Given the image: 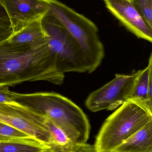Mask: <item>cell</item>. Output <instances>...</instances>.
<instances>
[{
	"instance_id": "1",
	"label": "cell",
	"mask_w": 152,
	"mask_h": 152,
	"mask_svg": "<svg viewBox=\"0 0 152 152\" xmlns=\"http://www.w3.org/2000/svg\"><path fill=\"white\" fill-rule=\"evenodd\" d=\"M46 41L33 44L0 42V86H13L26 81L63 83Z\"/></svg>"
},
{
	"instance_id": "2",
	"label": "cell",
	"mask_w": 152,
	"mask_h": 152,
	"mask_svg": "<svg viewBox=\"0 0 152 152\" xmlns=\"http://www.w3.org/2000/svg\"><path fill=\"white\" fill-rule=\"evenodd\" d=\"M11 94L13 102L50 119L74 144L87 142L90 122L82 109L68 98L53 92Z\"/></svg>"
},
{
	"instance_id": "3",
	"label": "cell",
	"mask_w": 152,
	"mask_h": 152,
	"mask_svg": "<svg viewBox=\"0 0 152 152\" xmlns=\"http://www.w3.org/2000/svg\"><path fill=\"white\" fill-rule=\"evenodd\" d=\"M46 15L56 19L65 27L79 45L89 67L94 72L105 55L104 46L99 36L98 27L92 20L57 0H48Z\"/></svg>"
},
{
	"instance_id": "4",
	"label": "cell",
	"mask_w": 152,
	"mask_h": 152,
	"mask_svg": "<svg viewBox=\"0 0 152 152\" xmlns=\"http://www.w3.org/2000/svg\"><path fill=\"white\" fill-rule=\"evenodd\" d=\"M152 121V113L132 101L126 102L104 121L94 146L97 152H111Z\"/></svg>"
},
{
	"instance_id": "5",
	"label": "cell",
	"mask_w": 152,
	"mask_h": 152,
	"mask_svg": "<svg viewBox=\"0 0 152 152\" xmlns=\"http://www.w3.org/2000/svg\"><path fill=\"white\" fill-rule=\"evenodd\" d=\"M47 35V45L59 72L65 73L89 72L85 57L77 43L56 19L45 15L42 20Z\"/></svg>"
},
{
	"instance_id": "6",
	"label": "cell",
	"mask_w": 152,
	"mask_h": 152,
	"mask_svg": "<svg viewBox=\"0 0 152 152\" xmlns=\"http://www.w3.org/2000/svg\"><path fill=\"white\" fill-rule=\"evenodd\" d=\"M45 119V116L15 102L0 103V122L26 133L49 147L51 138Z\"/></svg>"
},
{
	"instance_id": "7",
	"label": "cell",
	"mask_w": 152,
	"mask_h": 152,
	"mask_svg": "<svg viewBox=\"0 0 152 152\" xmlns=\"http://www.w3.org/2000/svg\"><path fill=\"white\" fill-rule=\"evenodd\" d=\"M139 70L129 75L117 74L107 84L88 96L85 106L92 112L113 110L129 102Z\"/></svg>"
},
{
	"instance_id": "8",
	"label": "cell",
	"mask_w": 152,
	"mask_h": 152,
	"mask_svg": "<svg viewBox=\"0 0 152 152\" xmlns=\"http://www.w3.org/2000/svg\"><path fill=\"white\" fill-rule=\"evenodd\" d=\"M10 21L12 33L43 18L49 8L48 0H0Z\"/></svg>"
},
{
	"instance_id": "9",
	"label": "cell",
	"mask_w": 152,
	"mask_h": 152,
	"mask_svg": "<svg viewBox=\"0 0 152 152\" xmlns=\"http://www.w3.org/2000/svg\"><path fill=\"white\" fill-rule=\"evenodd\" d=\"M107 9L137 37L151 43L152 29L129 0H104Z\"/></svg>"
},
{
	"instance_id": "10",
	"label": "cell",
	"mask_w": 152,
	"mask_h": 152,
	"mask_svg": "<svg viewBox=\"0 0 152 152\" xmlns=\"http://www.w3.org/2000/svg\"><path fill=\"white\" fill-rule=\"evenodd\" d=\"M129 101L138 104L152 113V53L147 66L139 70Z\"/></svg>"
},
{
	"instance_id": "11",
	"label": "cell",
	"mask_w": 152,
	"mask_h": 152,
	"mask_svg": "<svg viewBox=\"0 0 152 152\" xmlns=\"http://www.w3.org/2000/svg\"><path fill=\"white\" fill-rule=\"evenodd\" d=\"M111 152H152V121Z\"/></svg>"
},
{
	"instance_id": "12",
	"label": "cell",
	"mask_w": 152,
	"mask_h": 152,
	"mask_svg": "<svg viewBox=\"0 0 152 152\" xmlns=\"http://www.w3.org/2000/svg\"><path fill=\"white\" fill-rule=\"evenodd\" d=\"M43 18L34 20L18 31L12 33L7 39L8 42L21 45L33 44L46 41L47 35L42 26Z\"/></svg>"
},
{
	"instance_id": "13",
	"label": "cell",
	"mask_w": 152,
	"mask_h": 152,
	"mask_svg": "<svg viewBox=\"0 0 152 152\" xmlns=\"http://www.w3.org/2000/svg\"><path fill=\"white\" fill-rule=\"evenodd\" d=\"M45 117V122L50 135L49 147L51 152H72L74 144L65 133L50 119Z\"/></svg>"
},
{
	"instance_id": "14",
	"label": "cell",
	"mask_w": 152,
	"mask_h": 152,
	"mask_svg": "<svg viewBox=\"0 0 152 152\" xmlns=\"http://www.w3.org/2000/svg\"><path fill=\"white\" fill-rule=\"evenodd\" d=\"M47 145L33 139H18L0 142V152H48Z\"/></svg>"
},
{
	"instance_id": "15",
	"label": "cell",
	"mask_w": 152,
	"mask_h": 152,
	"mask_svg": "<svg viewBox=\"0 0 152 152\" xmlns=\"http://www.w3.org/2000/svg\"><path fill=\"white\" fill-rule=\"evenodd\" d=\"M147 26L152 29V0H129Z\"/></svg>"
},
{
	"instance_id": "16",
	"label": "cell",
	"mask_w": 152,
	"mask_h": 152,
	"mask_svg": "<svg viewBox=\"0 0 152 152\" xmlns=\"http://www.w3.org/2000/svg\"><path fill=\"white\" fill-rule=\"evenodd\" d=\"M32 138L26 133L0 122V142Z\"/></svg>"
},
{
	"instance_id": "17",
	"label": "cell",
	"mask_w": 152,
	"mask_h": 152,
	"mask_svg": "<svg viewBox=\"0 0 152 152\" xmlns=\"http://www.w3.org/2000/svg\"><path fill=\"white\" fill-rule=\"evenodd\" d=\"M12 32L10 21L0 1V33L12 34Z\"/></svg>"
},
{
	"instance_id": "18",
	"label": "cell",
	"mask_w": 152,
	"mask_h": 152,
	"mask_svg": "<svg viewBox=\"0 0 152 152\" xmlns=\"http://www.w3.org/2000/svg\"><path fill=\"white\" fill-rule=\"evenodd\" d=\"M11 92L9 86H0V103H11L15 102L12 100Z\"/></svg>"
},
{
	"instance_id": "19",
	"label": "cell",
	"mask_w": 152,
	"mask_h": 152,
	"mask_svg": "<svg viewBox=\"0 0 152 152\" xmlns=\"http://www.w3.org/2000/svg\"><path fill=\"white\" fill-rule=\"evenodd\" d=\"M72 152H97L93 145L87 143L81 144H74Z\"/></svg>"
},
{
	"instance_id": "20",
	"label": "cell",
	"mask_w": 152,
	"mask_h": 152,
	"mask_svg": "<svg viewBox=\"0 0 152 152\" xmlns=\"http://www.w3.org/2000/svg\"><path fill=\"white\" fill-rule=\"evenodd\" d=\"M11 35V34L0 33V42L7 40Z\"/></svg>"
},
{
	"instance_id": "21",
	"label": "cell",
	"mask_w": 152,
	"mask_h": 152,
	"mask_svg": "<svg viewBox=\"0 0 152 152\" xmlns=\"http://www.w3.org/2000/svg\"><path fill=\"white\" fill-rule=\"evenodd\" d=\"M51 152L50 151V152Z\"/></svg>"
},
{
	"instance_id": "22",
	"label": "cell",
	"mask_w": 152,
	"mask_h": 152,
	"mask_svg": "<svg viewBox=\"0 0 152 152\" xmlns=\"http://www.w3.org/2000/svg\"><path fill=\"white\" fill-rule=\"evenodd\" d=\"M103 1H104V0H103Z\"/></svg>"
}]
</instances>
